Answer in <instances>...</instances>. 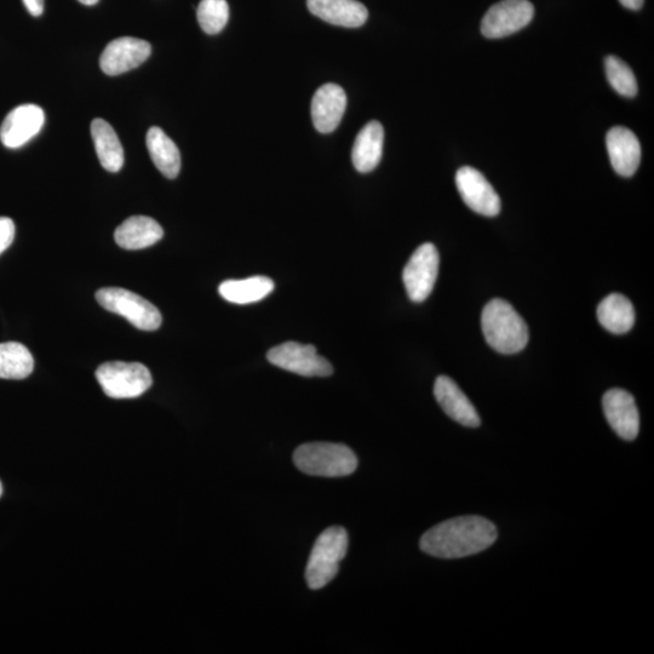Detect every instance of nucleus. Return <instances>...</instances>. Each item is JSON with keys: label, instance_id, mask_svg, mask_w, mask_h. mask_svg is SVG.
I'll list each match as a JSON object with an SVG mask.
<instances>
[{"label": "nucleus", "instance_id": "obj_1", "mask_svg": "<svg viewBox=\"0 0 654 654\" xmlns=\"http://www.w3.org/2000/svg\"><path fill=\"white\" fill-rule=\"evenodd\" d=\"M497 527L478 515L441 522L421 538L423 553L440 559H461L479 554L497 541Z\"/></svg>", "mask_w": 654, "mask_h": 654}, {"label": "nucleus", "instance_id": "obj_2", "mask_svg": "<svg viewBox=\"0 0 654 654\" xmlns=\"http://www.w3.org/2000/svg\"><path fill=\"white\" fill-rule=\"evenodd\" d=\"M485 340L501 354H515L529 343V327L507 301H490L481 315Z\"/></svg>", "mask_w": 654, "mask_h": 654}, {"label": "nucleus", "instance_id": "obj_3", "mask_svg": "<svg viewBox=\"0 0 654 654\" xmlns=\"http://www.w3.org/2000/svg\"><path fill=\"white\" fill-rule=\"evenodd\" d=\"M294 463L302 473L323 478H343L358 468V457L351 447L334 443H309L298 446Z\"/></svg>", "mask_w": 654, "mask_h": 654}, {"label": "nucleus", "instance_id": "obj_4", "mask_svg": "<svg viewBox=\"0 0 654 654\" xmlns=\"http://www.w3.org/2000/svg\"><path fill=\"white\" fill-rule=\"evenodd\" d=\"M348 542V532L341 526H332L321 533L308 559L306 581L309 588L323 589L337 576L341 561L347 555Z\"/></svg>", "mask_w": 654, "mask_h": 654}, {"label": "nucleus", "instance_id": "obj_5", "mask_svg": "<svg viewBox=\"0 0 654 654\" xmlns=\"http://www.w3.org/2000/svg\"><path fill=\"white\" fill-rule=\"evenodd\" d=\"M96 378L109 398L134 399L141 397L152 387V375L145 365L111 361L102 364Z\"/></svg>", "mask_w": 654, "mask_h": 654}, {"label": "nucleus", "instance_id": "obj_6", "mask_svg": "<svg viewBox=\"0 0 654 654\" xmlns=\"http://www.w3.org/2000/svg\"><path fill=\"white\" fill-rule=\"evenodd\" d=\"M96 300L106 311L118 314L143 331H156L162 325V314L145 298L129 290L105 288L96 292Z\"/></svg>", "mask_w": 654, "mask_h": 654}, {"label": "nucleus", "instance_id": "obj_7", "mask_svg": "<svg viewBox=\"0 0 654 654\" xmlns=\"http://www.w3.org/2000/svg\"><path fill=\"white\" fill-rule=\"evenodd\" d=\"M269 363L303 377H327L334 374L329 360L321 357L311 344L285 342L267 354Z\"/></svg>", "mask_w": 654, "mask_h": 654}, {"label": "nucleus", "instance_id": "obj_8", "mask_svg": "<svg viewBox=\"0 0 654 654\" xmlns=\"http://www.w3.org/2000/svg\"><path fill=\"white\" fill-rule=\"evenodd\" d=\"M439 252L427 243L418 248L404 268L403 280L407 295L413 302L426 301L434 289L439 273Z\"/></svg>", "mask_w": 654, "mask_h": 654}, {"label": "nucleus", "instance_id": "obj_9", "mask_svg": "<svg viewBox=\"0 0 654 654\" xmlns=\"http://www.w3.org/2000/svg\"><path fill=\"white\" fill-rule=\"evenodd\" d=\"M535 16L529 0H502L487 11L481 21V33L489 39L510 36L525 28Z\"/></svg>", "mask_w": 654, "mask_h": 654}, {"label": "nucleus", "instance_id": "obj_10", "mask_svg": "<svg viewBox=\"0 0 654 654\" xmlns=\"http://www.w3.org/2000/svg\"><path fill=\"white\" fill-rule=\"evenodd\" d=\"M456 185L463 202L476 214L495 217L501 211L499 195L479 170L464 166L457 171Z\"/></svg>", "mask_w": 654, "mask_h": 654}, {"label": "nucleus", "instance_id": "obj_11", "mask_svg": "<svg viewBox=\"0 0 654 654\" xmlns=\"http://www.w3.org/2000/svg\"><path fill=\"white\" fill-rule=\"evenodd\" d=\"M151 53V44L146 40L131 37L118 38L103 50L100 67L107 76H119L141 66Z\"/></svg>", "mask_w": 654, "mask_h": 654}, {"label": "nucleus", "instance_id": "obj_12", "mask_svg": "<svg viewBox=\"0 0 654 654\" xmlns=\"http://www.w3.org/2000/svg\"><path fill=\"white\" fill-rule=\"evenodd\" d=\"M608 424L619 438L633 441L639 434L640 415L633 395L623 389H611L602 399Z\"/></svg>", "mask_w": 654, "mask_h": 654}, {"label": "nucleus", "instance_id": "obj_13", "mask_svg": "<svg viewBox=\"0 0 654 654\" xmlns=\"http://www.w3.org/2000/svg\"><path fill=\"white\" fill-rule=\"evenodd\" d=\"M45 113L37 105H22L11 111L0 126V141L8 148H20L42 130Z\"/></svg>", "mask_w": 654, "mask_h": 654}, {"label": "nucleus", "instance_id": "obj_14", "mask_svg": "<svg viewBox=\"0 0 654 654\" xmlns=\"http://www.w3.org/2000/svg\"><path fill=\"white\" fill-rule=\"evenodd\" d=\"M434 395L447 416L464 427L478 428L481 424L478 411L457 383L447 376H439L434 384Z\"/></svg>", "mask_w": 654, "mask_h": 654}, {"label": "nucleus", "instance_id": "obj_15", "mask_svg": "<svg viewBox=\"0 0 654 654\" xmlns=\"http://www.w3.org/2000/svg\"><path fill=\"white\" fill-rule=\"evenodd\" d=\"M347 108V95L340 85L327 83L315 93L312 119L321 134H330L340 125Z\"/></svg>", "mask_w": 654, "mask_h": 654}, {"label": "nucleus", "instance_id": "obj_16", "mask_svg": "<svg viewBox=\"0 0 654 654\" xmlns=\"http://www.w3.org/2000/svg\"><path fill=\"white\" fill-rule=\"evenodd\" d=\"M608 156L618 175L631 177L641 163V145L633 131L616 126L606 136Z\"/></svg>", "mask_w": 654, "mask_h": 654}, {"label": "nucleus", "instance_id": "obj_17", "mask_svg": "<svg viewBox=\"0 0 654 654\" xmlns=\"http://www.w3.org/2000/svg\"><path fill=\"white\" fill-rule=\"evenodd\" d=\"M309 11L327 24L357 28L369 19V11L357 0H307Z\"/></svg>", "mask_w": 654, "mask_h": 654}, {"label": "nucleus", "instance_id": "obj_18", "mask_svg": "<svg viewBox=\"0 0 654 654\" xmlns=\"http://www.w3.org/2000/svg\"><path fill=\"white\" fill-rule=\"evenodd\" d=\"M164 231L156 220L147 216H133L116 229L114 239L125 250H142L162 240Z\"/></svg>", "mask_w": 654, "mask_h": 654}, {"label": "nucleus", "instance_id": "obj_19", "mask_svg": "<svg viewBox=\"0 0 654 654\" xmlns=\"http://www.w3.org/2000/svg\"><path fill=\"white\" fill-rule=\"evenodd\" d=\"M384 130L380 122L372 120L366 124L355 139L352 160L354 168L361 174L375 170L383 154Z\"/></svg>", "mask_w": 654, "mask_h": 654}, {"label": "nucleus", "instance_id": "obj_20", "mask_svg": "<svg viewBox=\"0 0 654 654\" xmlns=\"http://www.w3.org/2000/svg\"><path fill=\"white\" fill-rule=\"evenodd\" d=\"M146 142L157 169L168 179H176L181 170V153L175 142L157 126L148 130Z\"/></svg>", "mask_w": 654, "mask_h": 654}, {"label": "nucleus", "instance_id": "obj_21", "mask_svg": "<svg viewBox=\"0 0 654 654\" xmlns=\"http://www.w3.org/2000/svg\"><path fill=\"white\" fill-rule=\"evenodd\" d=\"M91 136L100 163L109 172H118L124 165V149L116 131L106 120L95 119L91 123Z\"/></svg>", "mask_w": 654, "mask_h": 654}, {"label": "nucleus", "instance_id": "obj_22", "mask_svg": "<svg viewBox=\"0 0 654 654\" xmlns=\"http://www.w3.org/2000/svg\"><path fill=\"white\" fill-rule=\"evenodd\" d=\"M598 319L599 323L612 334H627L635 323L633 303L621 294L607 296L599 304Z\"/></svg>", "mask_w": 654, "mask_h": 654}, {"label": "nucleus", "instance_id": "obj_23", "mask_svg": "<svg viewBox=\"0 0 654 654\" xmlns=\"http://www.w3.org/2000/svg\"><path fill=\"white\" fill-rule=\"evenodd\" d=\"M274 283L271 278L251 277L243 280H227L218 292L226 301L234 304L256 303L271 295Z\"/></svg>", "mask_w": 654, "mask_h": 654}, {"label": "nucleus", "instance_id": "obj_24", "mask_svg": "<svg viewBox=\"0 0 654 654\" xmlns=\"http://www.w3.org/2000/svg\"><path fill=\"white\" fill-rule=\"evenodd\" d=\"M34 369L33 355L24 344L7 342L0 344V378L25 380Z\"/></svg>", "mask_w": 654, "mask_h": 654}, {"label": "nucleus", "instance_id": "obj_25", "mask_svg": "<svg viewBox=\"0 0 654 654\" xmlns=\"http://www.w3.org/2000/svg\"><path fill=\"white\" fill-rule=\"evenodd\" d=\"M605 71L608 83L624 97L636 96L638 94V82L631 68L617 56H607L605 59Z\"/></svg>", "mask_w": 654, "mask_h": 654}, {"label": "nucleus", "instance_id": "obj_26", "mask_svg": "<svg viewBox=\"0 0 654 654\" xmlns=\"http://www.w3.org/2000/svg\"><path fill=\"white\" fill-rule=\"evenodd\" d=\"M197 17L205 33L217 34L223 31L229 20V7L226 0H202Z\"/></svg>", "mask_w": 654, "mask_h": 654}, {"label": "nucleus", "instance_id": "obj_27", "mask_svg": "<svg viewBox=\"0 0 654 654\" xmlns=\"http://www.w3.org/2000/svg\"><path fill=\"white\" fill-rule=\"evenodd\" d=\"M15 223L9 217H0V255L13 244Z\"/></svg>", "mask_w": 654, "mask_h": 654}, {"label": "nucleus", "instance_id": "obj_28", "mask_svg": "<svg viewBox=\"0 0 654 654\" xmlns=\"http://www.w3.org/2000/svg\"><path fill=\"white\" fill-rule=\"evenodd\" d=\"M28 13L32 16H40L44 11V0H22Z\"/></svg>", "mask_w": 654, "mask_h": 654}, {"label": "nucleus", "instance_id": "obj_29", "mask_svg": "<svg viewBox=\"0 0 654 654\" xmlns=\"http://www.w3.org/2000/svg\"><path fill=\"white\" fill-rule=\"evenodd\" d=\"M645 0H619V3L623 5L624 8L630 10H640L642 5H644Z\"/></svg>", "mask_w": 654, "mask_h": 654}, {"label": "nucleus", "instance_id": "obj_30", "mask_svg": "<svg viewBox=\"0 0 654 654\" xmlns=\"http://www.w3.org/2000/svg\"><path fill=\"white\" fill-rule=\"evenodd\" d=\"M78 2L84 4V5H95L99 3V0H78Z\"/></svg>", "mask_w": 654, "mask_h": 654}, {"label": "nucleus", "instance_id": "obj_31", "mask_svg": "<svg viewBox=\"0 0 654 654\" xmlns=\"http://www.w3.org/2000/svg\"><path fill=\"white\" fill-rule=\"evenodd\" d=\"M2 495H3V486L2 483H0V497H2Z\"/></svg>", "mask_w": 654, "mask_h": 654}]
</instances>
